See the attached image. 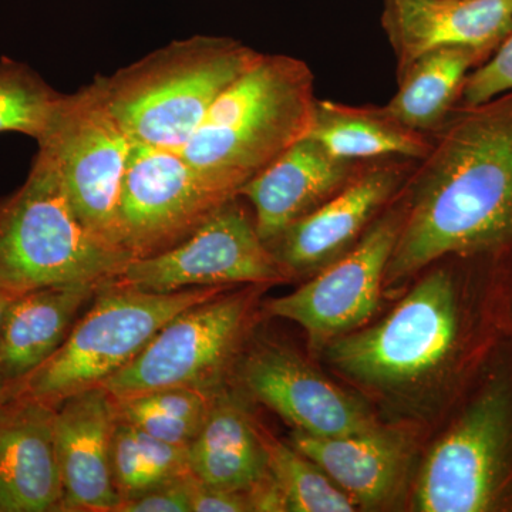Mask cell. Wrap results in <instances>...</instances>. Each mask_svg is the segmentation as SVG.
<instances>
[{
	"label": "cell",
	"instance_id": "cell-1",
	"mask_svg": "<svg viewBox=\"0 0 512 512\" xmlns=\"http://www.w3.org/2000/svg\"><path fill=\"white\" fill-rule=\"evenodd\" d=\"M384 282L402 284L447 255L512 244V92L453 111L431 134Z\"/></svg>",
	"mask_w": 512,
	"mask_h": 512
},
{
	"label": "cell",
	"instance_id": "cell-2",
	"mask_svg": "<svg viewBox=\"0 0 512 512\" xmlns=\"http://www.w3.org/2000/svg\"><path fill=\"white\" fill-rule=\"evenodd\" d=\"M261 55L232 37L195 35L93 82L131 140L181 151L212 104Z\"/></svg>",
	"mask_w": 512,
	"mask_h": 512
},
{
	"label": "cell",
	"instance_id": "cell-3",
	"mask_svg": "<svg viewBox=\"0 0 512 512\" xmlns=\"http://www.w3.org/2000/svg\"><path fill=\"white\" fill-rule=\"evenodd\" d=\"M315 101L308 64L262 53L212 104L181 154L239 194L308 134Z\"/></svg>",
	"mask_w": 512,
	"mask_h": 512
},
{
	"label": "cell",
	"instance_id": "cell-4",
	"mask_svg": "<svg viewBox=\"0 0 512 512\" xmlns=\"http://www.w3.org/2000/svg\"><path fill=\"white\" fill-rule=\"evenodd\" d=\"M131 255L94 237L74 211L55 163L39 150L25 184L0 200V289L113 281Z\"/></svg>",
	"mask_w": 512,
	"mask_h": 512
},
{
	"label": "cell",
	"instance_id": "cell-5",
	"mask_svg": "<svg viewBox=\"0 0 512 512\" xmlns=\"http://www.w3.org/2000/svg\"><path fill=\"white\" fill-rule=\"evenodd\" d=\"M220 289L212 286L157 293L107 282L62 346L16 384L15 394L56 407L73 394L101 386L146 348L171 319L215 298Z\"/></svg>",
	"mask_w": 512,
	"mask_h": 512
},
{
	"label": "cell",
	"instance_id": "cell-6",
	"mask_svg": "<svg viewBox=\"0 0 512 512\" xmlns=\"http://www.w3.org/2000/svg\"><path fill=\"white\" fill-rule=\"evenodd\" d=\"M471 318L448 272H431L375 326L326 345V357L343 375L377 387L426 379L463 349Z\"/></svg>",
	"mask_w": 512,
	"mask_h": 512
},
{
	"label": "cell",
	"instance_id": "cell-7",
	"mask_svg": "<svg viewBox=\"0 0 512 512\" xmlns=\"http://www.w3.org/2000/svg\"><path fill=\"white\" fill-rule=\"evenodd\" d=\"M421 512L512 507V373H493L430 451L417 480Z\"/></svg>",
	"mask_w": 512,
	"mask_h": 512
},
{
	"label": "cell",
	"instance_id": "cell-8",
	"mask_svg": "<svg viewBox=\"0 0 512 512\" xmlns=\"http://www.w3.org/2000/svg\"><path fill=\"white\" fill-rule=\"evenodd\" d=\"M133 143L94 82L79 92L64 94L46 133L37 141L39 150L59 170L84 227L124 252L121 192Z\"/></svg>",
	"mask_w": 512,
	"mask_h": 512
},
{
	"label": "cell",
	"instance_id": "cell-9",
	"mask_svg": "<svg viewBox=\"0 0 512 512\" xmlns=\"http://www.w3.org/2000/svg\"><path fill=\"white\" fill-rule=\"evenodd\" d=\"M235 197L181 151L134 141L121 192L123 248L133 259L167 251Z\"/></svg>",
	"mask_w": 512,
	"mask_h": 512
},
{
	"label": "cell",
	"instance_id": "cell-10",
	"mask_svg": "<svg viewBox=\"0 0 512 512\" xmlns=\"http://www.w3.org/2000/svg\"><path fill=\"white\" fill-rule=\"evenodd\" d=\"M232 198L200 228L160 254L131 259L113 284L168 293L188 288L265 284L284 268L256 231L254 218Z\"/></svg>",
	"mask_w": 512,
	"mask_h": 512
},
{
	"label": "cell",
	"instance_id": "cell-11",
	"mask_svg": "<svg viewBox=\"0 0 512 512\" xmlns=\"http://www.w3.org/2000/svg\"><path fill=\"white\" fill-rule=\"evenodd\" d=\"M249 311L245 295L185 309L101 386L116 400L171 387L211 390L237 349Z\"/></svg>",
	"mask_w": 512,
	"mask_h": 512
},
{
	"label": "cell",
	"instance_id": "cell-12",
	"mask_svg": "<svg viewBox=\"0 0 512 512\" xmlns=\"http://www.w3.org/2000/svg\"><path fill=\"white\" fill-rule=\"evenodd\" d=\"M403 214V208L386 212L315 278L269 302V313L298 323L316 348L362 328L379 308Z\"/></svg>",
	"mask_w": 512,
	"mask_h": 512
},
{
	"label": "cell",
	"instance_id": "cell-13",
	"mask_svg": "<svg viewBox=\"0 0 512 512\" xmlns=\"http://www.w3.org/2000/svg\"><path fill=\"white\" fill-rule=\"evenodd\" d=\"M413 161H370L342 191L285 229L269 244L284 271L322 269L346 254L406 183Z\"/></svg>",
	"mask_w": 512,
	"mask_h": 512
},
{
	"label": "cell",
	"instance_id": "cell-14",
	"mask_svg": "<svg viewBox=\"0 0 512 512\" xmlns=\"http://www.w3.org/2000/svg\"><path fill=\"white\" fill-rule=\"evenodd\" d=\"M242 380L259 402L302 433L329 439L377 427L365 404L291 350L279 346L254 350L242 367Z\"/></svg>",
	"mask_w": 512,
	"mask_h": 512
},
{
	"label": "cell",
	"instance_id": "cell-15",
	"mask_svg": "<svg viewBox=\"0 0 512 512\" xmlns=\"http://www.w3.org/2000/svg\"><path fill=\"white\" fill-rule=\"evenodd\" d=\"M369 163L332 156L305 136L249 180L238 197L251 202L256 231L269 245L342 191Z\"/></svg>",
	"mask_w": 512,
	"mask_h": 512
},
{
	"label": "cell",
	"instance_id": "cell-16",
	"mask_svg": "<svg viewBox=\"0 0 512 512\" xmlns=\"http://www.w3.org/2000/svg\"><path fill=\"white\" fill-rule=\"evenodd\" d=\"M116 424V399L103 386L82 390L57 404L55 434L64 511H119L121 498L111 467Z\"/></svg>",
	"mask_w": 512,
	"mask_h": 512
},
{
	"label": "cell",
	"instance_id": "cell-17",
	"mask_svg": "<svg viewBox=\"0 0 512 512\" xmlns=\"http://www.w3.org/2000/svg\"><path fill=\"white\" fill-rule=\"evenodd\" d=\"M56 407L13 394L0 404V511H64Z\"/></svg>",
	"mask_w": 512,
	"mask_h": 512
},
{
	"label": "cell",
	"instance_id": "cell-18",
	"mask_svg": "<svg viewBox=\"0 0 512 512\" xmlns=\"http://www.w3.org/2000/svg\"><path fill=\"white\" fill-rule=\"evenodd\" d=\"M383 28L397 74L440 47L490 52L512 29V0H384Z\"/></svg>",
	"mask_w": 512,
	"mask_h": 512
},
{
	"label": "cell",
	"instance_id": "cell-19",
	"mask_svg": "<svg viewBox=\"0 0 512 512\" xmlns=\"http://www.w3.org/2000/svg\"><path fill=\"white\" fill-rule=\"evenodd\" d=\"M104 284L84 282L19 293L0 326V377L18 384L62 346L77 313Z\"/></svg>",
	"mask_w": 512,
	"mask_h": 512
},
{
	"label": "cell",
	"instance_id": "cell-20",
	"mask_svg": "<svg viewBox=\"0 0 512 512\" xmlns=\"http://www.w3.org/2000/svg\"><path fill=\"white\" fill-rule=\"evenodd\" d=\"M289 443L360 507L387 503L399 488L407 463L406 441L382 427L329 439L295 430Z\"/></svg>",
	"mask_w": 512,
	"mask_h": 512
},
{
	"label": "cell",
	"instance_id": "cell-21",
	"mask_svg": "<svg viewBox=\"0 0 512 512\" xmlns=\"http://www.w3.org/2000/svg\"><path fill=\"white\" fill-rule=\"evenodd\" d=\"M188 470L202 484L247 493L269 473L268 443L238 403L215 399L188 446Z\"/></svg>",
	"mask_w": 512,
	"mask_h": 512
},
{
	"label": "cell",
	"instance_id": "cell-22",
	"mask_svg": "<svg viewBox=\"0 0 512 512\" xmlns=\"http://www.w3.org/2000/svg\"><path fill=\"white\" fill-rule=\"evenodd\" d=\"M306 136L332 156L352 161L407 158L420 161L429 154L431 136L404 127L382 107H353L316 100Z\"/></svg>",
	"mask_w": 512,
	"mask_h": 512
},
{
	"label": "cell",
	"instance_id": "cell-23",
	"mask_svg": "<svg viewBox=\"0 0 512 512\" xmlns=\"http://www.w3.org/2000/svg\"><path fill=\"white\" fill-rule=\"evenodd\" d=\"M488 52L470 47H440L410 63L399 77V90L382 109L404 127L431 134L453 113L468 70Z\"/></svg>",
	"mask_w": 512,
	"mask_h": 512
},
{
	"label": "cell",
	"instance_id": "cell-24",
	"mask_svg": "<svg viewBox=\"0 0 512 512\" xmlns=\"http://www.w3.org/2000/svg\"><path fill=\"white\" fill-rule=\"evenodd\" d=\"M210 390L171 387L116 400L117 417L148 436L188 447L207 419Z\"/></svg>",
	"mask_w": 512,
	"mask_h": 512
},
{
	"label": "cell",
	"instance_id": "cell-25",
	"mask_svg": "<svg viewBox=\"0 0 512 512\" xmlns=\"http://www.w3.org/2000/svg\"><path fill=\"white\" fill-rule=\"evenodd\" d=\"M268 450L269 470L284 494L286 511H356L355 501L291 443L269 441Z\"/></svg>",
	"mask_w": 512,
	"mask_h": 512
},
{
	"label": "cell",
	"instance_id": "cell-26",
	"mask_svg": "<svg viewBox=\"0 0 512 512\" xmlns=\"http://www.w3.org/2000/svg\"><path fill=\"white\" fill-rule=\"evenodd\" d=\"M64 94L13 59L0 60V133H20L39 141Z\"/></svg>",
	"mask_w": 512,
	"mask_h": 512
},
{
	"label": "cell",
	"instance_id": "cell-27",
	"mask_svg": "<svg viewBox=\"0 0 512 512\" xmlns=\"http://www.w3.org/2000/svg\"><path fill=\"white\" fill-rule=\"evenodd\" d=\"M114 485L121 503L153 490L161 483L138 447L134 427L117 417L111 444Z\"/></svg>",
	"mask_w": 512,
	"mask_h": 512
},
{
	"label": "cell",
	"instance_id": "cell-28",
	"mask_svg": "<svg viewBox=\"0 0 512 512\" xmlns=\"http://www.w3.org/2000/svg\"><path fill=\"white\" fill-rule=\"evenodd\" d=\"M490 60L464 80L461 99L464 106H478L512 92V29Z\"/></svg>",
	"mask_w": 512,
	"mask_h": 512
},
{
	"label": "cell",
	"instance_id": "cell-29",
	"mask_svg": "<svg viewBox=\"0 0 512 512\" xmlns=\"http://www.w3.org/2000/svg\"><path fill=\"white\" fill-rule=\"evenodd\" d=\"M190 473L121 503L117 512H191Z\"/></svg>",
	"mask_w": 512,
	"mask_h": 512
},
{
	"label": "cell",
	"instance_id": "cell-30",
	"mask_svg": "<svg viewBox=\"0 0 512 512\" xmlns=\"http://www.w3.org/2000/svg\"><path fill=\"white\" fill-rule=\"evenodd\" d=\"M191 476V474H190ZM191 512H245L252 511L247 493H232L200 483L190 477Z\"/></svg>",
	"mask_w": 512,
	"mask_h": 512
},
{
	"label": "cell",
	"instance_id": "cell-31",
	"mask_svg": "<svg viewBox=\"0 0 512 512\" xmlns=\"http://www.w3.org/2000/svg\"><path fill=\"white\" fill-rule=\"evenodd\" d=\"M16 384L10 383L8 380L0 377V404L5 403L6 400L15 394Z\"/></svg>",
	"mask_w": 512,
	"mask_h": 512
},
{
	"label": "cell",
	"instance_id": "cell-32",
	"mask_svg": "<svg viewBox=\"0 0 512 512\" xmlns=\"http://www.w3.org/2000/svg\"><path fill=\"white\" fill-rule=\"evenodd\" d=\"M16 293L3 291L0 289V326H2L3 316H5L6 311H8L10 302L15 299Z\"/></svg>",
	"mask_w": 512,
	"mask_h": 512
}]
</instances>
